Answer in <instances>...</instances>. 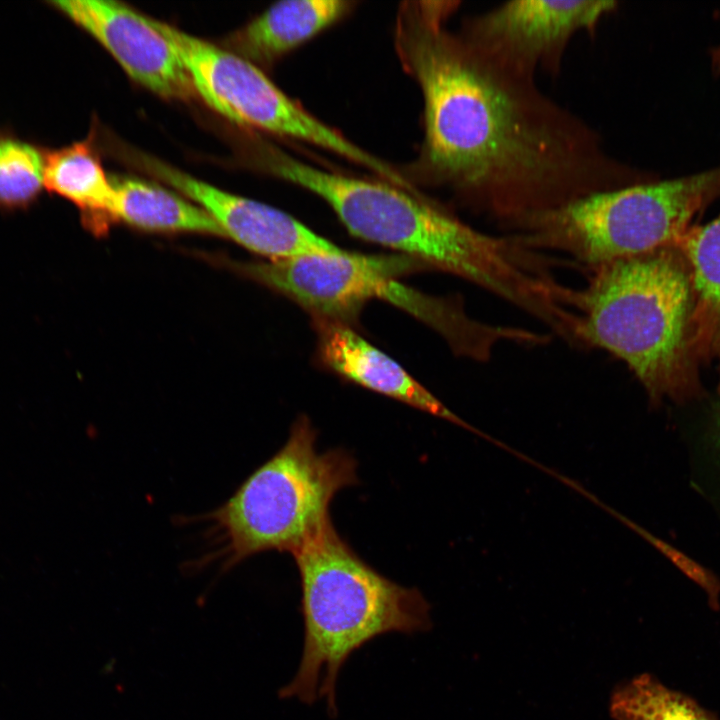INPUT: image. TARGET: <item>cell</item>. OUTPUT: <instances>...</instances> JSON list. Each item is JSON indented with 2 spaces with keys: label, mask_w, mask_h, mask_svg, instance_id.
<instances>
[{
  "label": "cell",
  "mask_w": 720,
  "mask_h": 720,
  "mask_svg": "<svg viewBox=\"0 0 720 720\" xmlns=\"http://www.w3.org/2000/svg\"><path fill=\"white\" fill-rule=\"evenodd\" d=\"M44 190L58 195L80 211L89 228H103L114 219V188L90 138L59 148H48Z\"/></svg>",
  "instance_id": "cell-15"
},
{
  "label": "cell",
  "mask_w": 720,
  "mask_h": 720,
  "mask_svg": "<svg viewBox=\"0 0 720 720\" xmlns=\"http://www.w3.org/2000/svg\"><path fill=\"white\" fill-rule=\"evenodd\" d=\"M618 5L612 0H512L466 17L458 33L513 73L536 79L542 70L557 76L572 38L583 31L593 37Z\"/></svg>",
  "instance_id": "cell-9"
},
{
  "label": "cell",
  "mask_w": 720,
  "mask_h": 720,
  "mask_svg": "<svg viewBox=\"0 0 720 720\" xmlns=\"http://www.w3.org/2000/svg\"><path fill=\"white\" fill-rule=\"evenodd\" d=\"M610 713L615 720H719L691 697L649 674L618 687L611 697Z\"/></svg>",
  "instance_id": "cell-18"
},
{
  "label": "cell",
  "mask_w": 720,
  "mask_h": 720,
  "mask_svg": "<svg viewBox=\"0 0 720 720\" xmlns=\"http://www.w3.org/2000/svg\"><path fill=\"white\" fill-rule=\"evenodd\" d=\"M48 147L0 127V210H24L44 191Z\"/></svg>",
  "instance_id": "cell-17"
},
{
  "label": "cell",
  "mask_w": 720,
  "mask_h": 720,
  "mask_svg": "<svg viewBox=\"0 0 720 720\" xmlns=\"http://www.w3.org/2000/svg\"><path fill=\"white\" fill-rule=\"evenodd\" d=\"M447 1L400 4L394 45L423 97L424 137L401 168L445 187L508 229L586 195L654 179L610 152L600 133L536 79L492 62L447 27Z\"/></svg>",
  "instance_id": "cell-1"
},
{
  "label": "cell",
  "mask_w": 720,
  "mask_h": 720,
  "mask_svg": "<svg viewBox=\"0 0 720 720\" xmlns=\"http://www.w3.org/2000/svg\"><path fill=\"white\" fill-rule=\"evenodd\" d=\"M675 247L689 270L695 351L699 362L715 363L720 389V215L692 225Z\"/></svg>",
  "instance_id": "cell-14"
},
{
  "label": "cell",
  "mask_w": 720,
  "mask_h": 720,
  "mask_svg": "<svg viewBox=\"0 0 720 720\" xmlns=\"http://www.w3.org/2000/svg\"><path fill=\"white\" fill-rule=\"evenodd\" d=\"M576 309L581 346L625 363L651 404L700 395L690 276L677 247L592 270L584 289L576 291Z\"/></svg>",
  "instance_id": "cell-3"
},
{
  "label": "cell",
  "mask_w": 720,
  "mask_h": 720,
  "mask_svg": "<svg viewBox=\"0 0 720 720\" xmlns=\"http://www.w3.org/2000/svg\"><path fill=\"white\" fill-rule=\"evenodd\" d=\"M317 431L296 419L285 444L215 510L202 516L216 549L208 559L228 570L267 551L295 554L331 521L335 494L358 483L345 449L319 452Z\"/></svg>",
  "instance_id": "cell-5"
},
{
  "label": "cell",
  "mask_w": 720,
  "mask_h": 720,
  "mask_svg": "<svg viewBox=\"0 0 720 720\" xmlns=\"http://www.w3.org/2000/svg\"><path fill=\"white\" fill-rule=\"evenodd\" d=\"M134 161L202 207L226 237L267 260L344 251L282 210L221 190L146 154L136 153Z\"/></svg>",
  "instance_id": "cell-10"
},
{
  "label": "cell",
  "mask_w": 720,
  "mask_h": 720,
  "mask_svg": "<svg viewBox=\"0 0 720 720\" xmlns=\"http://www.w3.org/2000/svg\"><path fill=\"white\" fill-rule=\"evenodd\" d=\"M709 57L713 73L720 75V44L711 49Z\"/></svg>",
  "instance_id": "cell-20"
},
{
  "label": "cell",
  "mask_w": 720,
  "mask_h": 720,
  "mask_svg": "<svg viewBox=\"0 0 720 720\" xmlns=\"http://www.w3.org/2000/svg\"><path fill=\"white\" fill-rule=\"evenodd\" d=\"M264 170L317 195L355 237L468 280L545 326L563 315L564 285L513 235L479 231L419 193L318 168L279 147Z\"/></svg>",
  "instance_id": "cell-2"
},
{
  "label": "cell",
  "mask_w": 720,
  "mask_h": 720,
  "mask_svg": "<svg viewBox=\"0 0 720 720\" xmlns=\"http://www.w3.org/2000/svg\"><path fill=\"white\" fill-rule=\"evenodd\" d=\"M716 445L720 451V413L718 417V422L716 426V439H715Z\"/></svg>",
  "instance_id": "cell-21"
},
{
  "label": "cell",
  "mask_w": 720,
  "mask_h": 720,
  "mask_svg": "<svg viewBox=\"0 0 720 720\" xmlns=\"http://www.w3.org/2000/svg\"><path fill=\"white\" fill-rule=\"evenodd\" d=\"M46 3L91 35L143 87L167 99L188 100L196 94L181 59L147 16L111 0Z\"/></svg>",
  "instance_id": "cell-11"
},
{
  "label": "cell",
  "mask_w": 720,
  "mask_h": 720,
  "mask_svg": "<svg viewBox=\"0 0 720 720\" xmlns=\"http://www.w3.org/2000/svg\"><path fill=\"white\" fill-rule=\"evenodd\" d=\"M720 197V165L586 195L512 230L533 250L564 253L590 271L675 246L693 219Z\"/></svg>",
  "instance_id": "cell-6"
},
{
  "label": "cell",
  "mask_w": 720,
  "mask_h": 720,
  "mask_svg": "<svg viewBox=\"0 0 720 720\" xmlns=\"http://www.w3.org/2000/svg\"><path fill=\"white\" fill-rule=\"evenodd\" d=\"M347 0H285L271 5L226 40L228 50L260 69L314 38L346 16Z\"/></svg>",
  "instance_id": "cell-13"
},
{
  "label": "cell",
  "mask_w": 720,
  "mask_h": 720,
  "mask_svg": "<svg viewBox=\"0 0 720 720\" xmlns=\"http://www.w3.org/2000/svg\"><path fill=\"white\" fill-rule=\"evenodd\" d=\"M615 517L623 522L627 527L632 529L644 540L656 548L664 555L676 568H678L687 578L698 585L707 595L708 603L713 610L720 607V580L708 568L690 558L681 550L670 545L668 542L660 539L642 526L614 511L609 507H605Z\"/></svg>",
  "instance_id": "cell-19"
},
{
  "label": "cell",
  "mask_w": 720,
  "mask_h": 720,
  "mask_svg": "<svg viewBox=\"0 0 720 720\" xmlns=\"http://www.w3.org/2000/svg\"><path fill=\"white\" fill-rule=\"evenodd\" d=\"M314 320L320 359L330 370L368 390L493 440L458 417L401 365L345 322L319 317Z\"/></svg>",
  "instance_id": "cell-12"
},
{
  "label": "cell",
  "mask_w": 720,
  "mask_h": 720,
  "mask_svg": "<svg viewBox=\"0 0 720 720\" xmlns=\"http://www.w3.org/2000/svg\"><path fill=\"white\" fill-rule=\"evenodd\" d=\"M147 18L181 59L196 94L227 120L315 145L368 169L382 180L399 181L396 167L315 117L250 61L173 25Z\"/></svg>",
  "instance_id": "cell-7"
},
{
  "label": "cell",
  "mask_w": 720,
  "mask_h": 720,
  "mask_svg": "<svg viewBox=\"0 0 720 720\" xmlns=\"http://www.w3.org/2000/svg\"><path fill=\"white\" fill-rule=\"evenodd\" d=\"M405 255L343 251L283 260L239 263L247 277L295 301L314 317L344 322L367 301L379 299L411 313L421 292L397 277L421 267Z\"/></svg>",
  "instance_id": "cell-8"
},
{
  "label": "cell",
  "mask_w": 720,
  "mask_h": 720,
  "mask_svg": "<svg viewBox=\"0 0 720 720\" xmlns=\"http://www.w3.org/2000/svg\"><path fill=\"white\" fill-rule=\"evenodd\" d=\"M114 219L149 231L225 236L219 224L196 203L157 184L134 177L111 178Z\"/></svg>",
  "instance_id": "cell-16"
},
{
  "label": "cell",
  "mask_w": 720,
  "mask_h": 720,
  "mask_svg": "<svg viewBox=\"0 0 720 720\" xmlns=\"http://www.w3.org/2000/svg\"><path fill=\"white\" fill-rule=\"evenodd\" d=\"M292 556L300 577L304 638L296 674L279 695L309 705L324 700L336 716L338 675L351 654L381 635L429 630L430 605L418 589L366 563L332 521Z\"/></svg>",
  "instance_id": "cell-4"
}]
</instances>
